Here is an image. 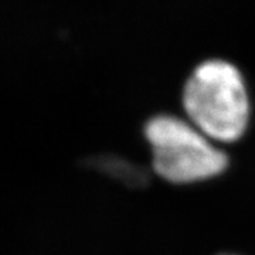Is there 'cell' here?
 <instances>
[{"mask_svg":"<svg viewBox=\"0 0 255 255\" xmlns=\"http://www.w3.org/2000/svg\"><path fill=\"white\" fill-rule=\"evenodd\" d=\"M152 147L153 167L172 183H194L211 179L227 167V156L210 142L199 128L172 115H159L145 127Z\"/></svg>","mask_w":255,"mask_h":255,"instance_id":"2","label":"cell"},{"mask_svg":"<svg viewBox=\"0 0 255 255\" xmlns=\"http://www.w3.org/2000/svg\"><path fill=\"white\" fill-rule=\"evenodd\" d=\"M183 105L191 124L210 139L237 140L246 130L250 102L236 65L223 60L200 64L186 82Z\"/></svg>","mask_w":255,"mask_h":255,"instance_id":"1","label":"cell"},{"mask_svg":"<svg viewBox=\"0 0 255 255\" xmlns=\"http://www.w3.org/2000/svg\"><path fill=\"white\" fill-rule=\"evenodd\" d=\"M87 167L117 180L129 189H143L149 183V174L142 166L132 163L124 157L114 155H100L88 157Z\"/></svg>","mask_w":255,"mask_h":255,"instance_id":"3","label":"cell"}]
</instances>
